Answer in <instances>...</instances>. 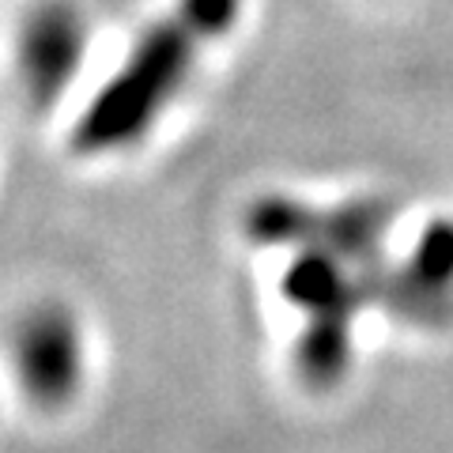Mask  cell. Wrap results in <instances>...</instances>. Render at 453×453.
<instances>
[{"instance_id":"obj_1","label":"cell","mask_w":453,"mask_h":453,"mask_svg":"<svg viewBox=\"0 0 453 453\" xmlns=\"http://www.w3.org/2000/svg\"><path fill=\"white\" fill-rule=\"evenodd\" d=\"M238 8L242 0H178V8L136 42L129 61L83 110L73 129V148L83 155H103L136 144L181 91L201 50L234 27Z\"/></svg>"},{"instance_id":"obj_2","label":"cell","mask_w":453,"mask_h":453,"mask_svg":"<svg viewBox=\"0 0 453 453\" xmlns=\"http://www.w3.org/2000/svg\"><path fill=\"white\" fill-rule=\"evenodd\" d=\"M283 291L306 314V333L299 340V371L310 386H336L351 359V314L366 306L359 276L344 273L333 253L303 250L288 268Z\"/></svg>"},{"instance_id":"obj_3","label":"cell","mask_w":453,"mask_h":453,"mask_svg":"<svg viewBox=\"0 0 453 453\" xmlns=\"http://www.w3.org/2000/svg\"><path fill=\"white\" fill-rule=\"evenodd\" d=\"M389 226V208L363 201L344 208H310L288 196H265L250 208L246 231L261 246H303L333 253L340 261H374L378 242Z\"/></svg>"},{"instance_id":"obj_4","label":"cell","mask_w":453,"mask_h":453,"mask_svg":"<svg viewBox=\"0 0 453 453\" xmlns=\"http://www.w3.org/2000/svg\"><path fill=\"white\" fill-rule=\"evenodd\" d=\"M16 371L27 396L38 404H65L80 386L83 348L68 310L42 306L23 321L16 336Z\"/></svg>"},{"instance_id":"obj_5","label":"cell","mask_w":453,"mask_h":453,"mask_svg":"<svg viewBox=\"0 0 453 453\" xmlns=\"http://www.w3.org/2000/svg\"><path fill=\"white\" fill-rule=\"evenodd\" d=\"M83 19L65 0H46L23 19L19 31V76L35 103L50 106L68 88L83 61Z\"/></svg>"},{"instance_id":"obj_6","label":"cell","mask_w":453,"mask_h":453,"mask_svg":"<svg viewBox=\"0 0 453 453\" xmlns=\"http://www.w3.org/2000/svg\"><path fill=\"white\" fill-rule=\"evenodd\" d=\"M408 273L446 295V288L453 283V223L449 219H438L423 231L412 261H408Z\"/></svg>"}]
</instances>
